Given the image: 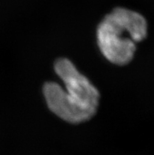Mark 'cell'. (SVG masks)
<instances>
[{"instance_id": "cell-1", "label": "cell", "mask_w": 154, "mask_h": 155, "mask_svg": "<svg viewBox=\"0 0 154 155\" xmlns=\"http://www.w3.org/2000/svg\"><path fill=\"white\" fill-rule=\"evenodd\" d=\"M54 71L64 82L66 91L55 82L45 83L43 92L50 110L61 119L72 124L91 119L99 103L98 89L68 58L57 59Z\"/></svg>"}, {"instance_id": "cell-2", "label": "cell", "mask_w": 154, "mask_h": 155, "mask_svg": "<svg viewBox=\"0 0 154 155\" xmlns=\"http://www.w3.org/2000/svg\"><path fill=\"white\" fill-rule=\"evenodd\" d=\"M146 20L127 8L116 7L102 19L97 29L98 45L108 61L117 65L128 64L136 44L147 36Z\"/></svg>"}]
</instances>
